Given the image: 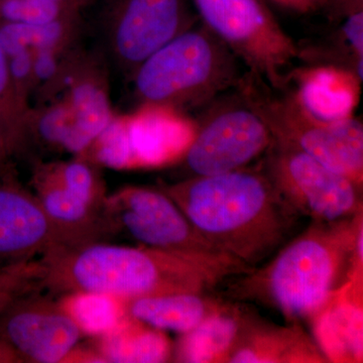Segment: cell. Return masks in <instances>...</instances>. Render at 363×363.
<instances>
[{
  "instance_id": "cell-28",
  "label": "cell",
  "mask_w": 363,
  "mask_h": 363,
  "mask_svg": "<svg viewBox=\"0 0 363 363\" xmlns=\"http://www.w3.org/2000/svg\"><path fill=\"white\" fill-rule=\"evenodd\" d=\"M274 4L298 13H309L323 6V0H272Z\"/></svg>"
},
{
  "instance_id": "cell-7",
  "label": "cell",
  "mask_w": 363,
  "mask_h": 363,
  "mask_svg": "<svg viewBox=\"0 0 363 363\" xmlns=\"http://www.w3.org/2000/svg\"><path fill=\"white\" fill-rule=\"evenodd\" d=\"M262 167L301 216L334 222L362 213V187L291 145L272 140Z\"/></svg>"
},
{
  "instance_id": "cell-17",
  "label": "cell",
  "mask_w": 363,
  "mask_h": 363,
  "mask_svg": "<svg viewBox=\"0 0 363 363\" xmlns=\"http://www.w3.org/2000/svg\"><path fill=\"white\" fill-rule=\"evenodd\" d=\"M73 121L75 157L92 143L114 116L101 72L90 62L71 59L62 79Z\"/></svg>"
},
{
  "instance_id": "cell-20",
  "label": "cell",
  "mask_w": 363,
  "mask_h": 363,
  "mask_svg": "<svg viewBox=\"0 0 363 363\" xmlns=\"http://www.w3.org/2000/svg\"><path fill=\"white\" fill-rule=\"evenodd\" d=\"M223 302L208 293L166 294L126 300V311L152 328L183 334L201 323Z\"/></svg>"
},
{
  "instance_id": "cell-15",
  "label": "cell",
  "mask_w": 363,
  "mask_h": 363,
  "mask_svg": "<svg viewBox=\"0 0 363 363\" xmlns=\"http://www.w3.org/2000/svg\"><path fill=\"white\" fill-rule=\"evenodd\" d=\"M362 79L335 64H317L292 69L286 88L308 113L325 123L354 117L360 102Z\"/></svg>"
},
{
  "instance_id": "cell-24",
  "label": "cell",
  "mask_w": 363,
  "mask_h": 363,
  "mask_svg": "<svg viewBox=\"0 0 363 363\" xmlns=\"http://www.w3.org/2000/svg\"><path fill=\"white\" fill-rule=\"evenodd\" d=\"M30 111L23 106L16 95L9 73V61L0 44V133L13 156L20 152L23 126Z\"/></svg>"
},
{
  "instance_id": "cell-14",
  "label": "cell",
  "mask_w": 363,
  "mask_h": 363,
  "mask_svg": "<svg viewBox=\"0 0 363 363\" xmlns=\"http://www.w3.org/2000/svg\"><path fill=\"white\" fill-rule=\"evenodd\" d=\"M49 217L32 190L0 174V262L35 259L59 248Z\"/></svg>"
},
{
  "instance_id": "cell-30",
  "label": "cell",
  "mask_w": 363,
  "mask_h": 363,
  "mask_svg": "<svg viewBox=\"0 0 363 363\" xmlns=\"http://www.w3.org/2000/svg\"><path fill=\"white\" fill-rule=\"evenodd\" d=\"M13 156L9 145L4 140V136L0 133V174L6 172L7 162H9V157Z\"/></svg>"
},
{
  "instance_id": "cell-23",
  "label": "cell",
  "mask_w": 363,
  "mask_h": 363,
  "mask_svg": "<svg viewBox=\"0 0 363 363\" xmlns=\"http://www.w3.org/2000/svg\"><path fill=\"white\" fill-rule=\"evenodd\" d=\"M77 28V14L40 25L0 21V44L6 57L23 51L68 50Z\"/></svg>"
},
{
  "instance_id": "cell-18",
  "label": "cell",
  "mask_w": 363,
  "mask_h": 363,
  "mask_svg": "<svg viewBox=\"0 0 363 363\" xmlns=\"http://www.w3.org/2000/svg\"><path fill=\"white\" fill-rule=\"evenodd\" d=\"M227 362L324 363L328 362L316 341L295 322L277 326L255 317L236 344Z\"/></svg>"
},
{
  "instance_id": "cell-29",
  "label": "cell",
  "mask_w": 363,
  "mask_h": 363,
  "mask_svg": "<svg viewBox=\"0 0 363 363\" xmlns=\"http://www.w3.org/2000/svg\"><path fill=\"white\" fill-rule=\"evenodd\" d=\"M0 363H21L16 353L1 337H0Z\"/></svg>"
},
{
  "instance_id": "cell-9",
  "label": "cell",
  "mask_w": 363,
  "mask_h": 363,
  "mask_svg": "<svg viewBox=\"0 0 363 363\" xmlns=\"http://www.w3.org/2000/svg\"><path fill=\"white\" fill-rule=\"evenodd\" d=\"M272 143L264 119L238 93L212 109L198 130L183 162L193 176H212L248 167L266 155Z\"/></svg>"
},
{
  "instance_id": "cell-21",
  "label": "cell",
  "mask_w": 363,
  "mask_h": 363,
  "mask_svg": "<svg viewBox=\"0 0 363 363\" xmlns=\"http://www.w3.org/2000/svg\"><path fill=\"white\" fill-rule=\"evenodd\" d=\"M93 339V348L104 362L161 363L173 358L174 347L164 331L130 316Z\"/></svg>"
},
{
  "instance_id": "cell-10",
  "label": "cell",
  "mask_w": 363,
  "mask_h": 363,
  "mask_svg": "<svg viewBox=\"0 0 363 363\" xmlns=\"http://www.w3.org/2000/svg\"><path fill=\"white\" fill-rule=\"evenodd\" d=\"M195 23L189 0H116L107 21L109 49L133 75L145 60Z\"/></svg>"
},
{
  "instance_id": "cell-19",
  "label": "cell",
  "mask_w": 363,
  "mask_h": 363,
  "mask_svg": "<svg viewBox=\"0 0 363 363\" xmlns=\"http://www.w3.org/2000/svg\"><path fill=\"white\" fill-rule=\"evenodd\" d=\"M255 317L242 306L223 302L195 328L181 334L174 348L173 358L178 362H227L243 332Z\"/></svg>"
},
{
  "instance_id": "cell-26",
  "label": "cell",
  "mask_w": 363,
  "mask_h": 363,
  "mask_svg": "<svg viewBox=\"0 0 363 363\" xmlns=\"http://www.w3.org/2000/svg\"><path fill=\"white\" fill-rule=\"evenodd\" d=\"M329 13L338 21L337 40L358 67L363 63V0H323Z\"/></svg>"
},
{
  "instance_id": "cell-13",
  "label": "cell",
  "mask_w": 363,
  "mask_h": 363,
  "mask_svg": "<svg viewBox=\"0 0 363 363\" xmlns=\"http://www.w3.org/2000/svg\"><path fill=\"white\" fill-rule=\"evenodd\" d=\"M130 169H157L183 161L194 140L198 123L167 105L140 104L124 114Z\"/></svg>"
},
{
  "instance_id": "cell-8",
  "label": "cell",
  "mask_w": 363,
  "mask_h": 363,
  "mask_svg": "<svg viewBox=\"0 0 363 363\" xmlns=\"http://www.w3.org/2000/svg\"><path fill=\"white\" fill-rule=\"evenodd\" d=\"M106 208L116 233L128 234L140 245L206 259H230L198 233L161 189L124 187L108 195Z\"/></svg>"
},
{
  "instance_id": "cell-1",
  "label": "cell",
  "mask_w": 363,
  "mask_h": 363,
  "mask_svg": "<svg viewBox=\"0 0 363 363\" xmlns=\"http://www.w3.org/2000/svg\"><path fill=\"white\" fill-rule=\"evenodd\" d=\"M161 190L212 247L250 269L267 262L293 238L302 217L262 166L193 176Z\"/></svg>"
},
{
  "instance_id": "cell-6",
  "label": "cell",
  "mask_w": 363,
  "mask_h": 363,
  "mask_svg": "<svg viewBox=\"0 0 363 363\" xmlns=\"http://www.w3.org/2000/svg\"><path fill=\"white\" fill-rule=\"evenodd\" d=\"M208 30L233 51L248 72L285 89L301 49L262 0H190Z\"/></svg>"
},
{
  "instance_id": "cell-4",
  "label": "cell",
  "mask_w": 363,
  "mask_h": 363,
  "mask_svg": "<svg viewBox=\"0 0 363 363\" xmlns=\"http://www.w3.org/2000/svg\"><path fill=\"white\" fill-rule=\"evenodd\" d=\"M238 57L203 25L192 26L145 60L133 72L140 104L187 112L235 89L241 75Z\"/></svg>"
},
{
  "instance_id": "cell-25",
  "label": "cell",
  "mask_w": 363,
  "mask_h": 363,
  "mask_svg": "<svg viewBox=\"0 0 363 363\" xmlns=\"http://www.w3.org/2000/svg\"><path fill=\"white\" fill-rule=\"evenodd\" d=\"M45 276L40 259L0 266V313L23 296L43 292Z\"/></svg>"
},
{
  "instance_id": "cell-3",
  "label": "cell",
  "mask_w": 363,
  "mask_h": 363,
  "mask_svg": "<svg viewBox=\"0 0 363 363\" xmlns=\"http://www.w3.org/2000/svg\"><path fill=\"white\" fill-rule=\"evenodd\" d=\"M362 213L334 222L312 221L274 257L234 277L227 296L278 311L286 321H311L358 272L355 243Z\"/></svg>"
},
{
  "instance_id": "cell-22",
  "label": "cell",
  "mask_w": 363,
  "mask_h": 363,
  "mask_svg": "<svg viewBox=\"0 0 363 363\" xmlns=\"http://www.w3.org/2000/svg\"><path fill=\"white\" fill-rule=\"evenodd\" d=\"M83 336L96 338L112 330L128 316L126 300L96 292H71L58 300Z\"/></svg>"
},
{
  "instance_id": "cell-12",
  "label": "cell",
  "mask_w": 363,
  "mask_h": 363,
  "mask_svg": "<svg viewBox=\"0 0 363 363\" xmlns=\"http://www.w3.org/2000/svg\"><path fill=\"white\" fill-rule=\"evenodd\" d=\"M33 166L32 191L51 221L59 248L105 242L116 235L107 213L108 196L90 194L65 185L45 162H35Z\"/></svg>"
},
{
  "instance_id": "cell-11",
  "label": "cell",
  "mask_w": 363,
  "mask_h": 363,
  "mask_svg": "<svg viewBox=\"0 0 363 363\" xmlns=\"http://www.w3.org/2000/svg\"><path fill=\"white\" fill-rule=\"evenodd\" d=\"M0 337L21 363H61L83 334L58 301L38 292L23 296L0 313Z\"/></svg>"
},
{
  "instance_id": "cell-16",
  "label": "cell",
  "mask_w": 363,
  "mask_h": 363,
  "mask_svg": "<svg viewBox=\"0 0 363 363\" xmlns=\"http://www.w3.org/2000/svg\"><path fill=\"white\" fill-rule=\"evenodd\" d=\"M313 338L328 362H362V272L312 318Z\"/></svg>"
},
{
  "instance_id": "cell-27",
  "label": "cell",
  "mask_w": 363,
  "mask_h": 363,
  "mask_svg": "<svg viewBox=\"0 0 363 363\" xmlns=\"http://www.w3.org/2000/svg\"><path fill=\"white\" fill-rule=\"evenodd\" d=\"M77 11L55 0H0V21L4 23L40 25L75 16Z\"/></svg>"
},
{
  "instance_id": "cell-5",
  "label": "cell",
  "mask_w": 363,
  "mask_h": 363,
  "mask_svg": "<svg viewBox=\"0 0 363 363\" xmlns=\"http://www.w3.org/2000/svg\"><path fill=\"white\" fill-rule=\"evenodd\" d=\"M241 97L271 131L272 140L291 145L329 169L363 184V125L353 117L339 123L315 118L288 88L277 90L247 72L238 87Z\"/></svg>"
},
{
  "instance_id": "cell-2",
  "label": "cell",
  "mask_w": 363,
  "mask_h": 363,
  "mask_svg": "<svg viewBox=\"0 0 363 363\" xmlns=\"http://www.w3.org/2000/svg\"><path fill=\"white\" fill-rule=\"evenodd\" d=\"M43 286L52 295L78 291L130 298L175 293H209L250 272L231 259H206L140 245L92 243L57 248L40 257Z\"/></svg>"
}]
</instances>
